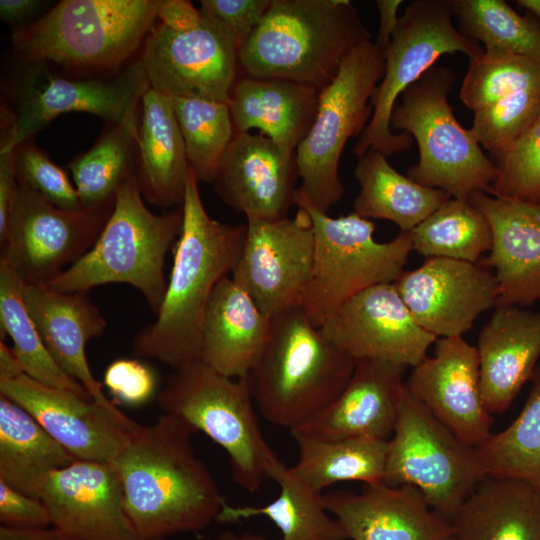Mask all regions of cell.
Here are the masks:
<instances>
[{
  "mask_svg": "<svg viewBox=\"0 0 540 540\" xmlns=\"http://www.w3.org/2000/svg\"><path fill=\"white\" fill-rule=\"evenodd\" d=\"M24 373L12 347L0 341V378Z\"/></svg>",
  "mask_w": 540,
  "mask_h": 540,
  "instance_id": "obj_54",
  "label": "cell"
},
{
  "mask_svg": "<svg viewBox=\"0 0 540 540\" xmlns=\"http://www.w3.org/2000/svg\"><path fill=\"white\" fill-rule=\"evenodd\" d=\"M402 3V0L375 1L380 22L375 44L382 52L390 43L393 33L397 27L399 20L397 13Z\"/></svg>",
  "mask_w": 540,
  "mask_h": 540,
  "instance_id": "obj_52",
  "label": "cell"
},
{
  "mask_svg": "<svg viewBox=\"0 0 540 540\" xmlns=\"http://www.w3.org/2000/svg\"><path fill=\"white\" fill-rule=\"evenodd\" d=\"M103 382L120 402L138 406L147 402L155 391V376L135 359H117L105 370Z\"/></svg>",
  "mask_w": 540,
  "mask_h": 540,
  "instance_id": "obj_46",
  "label": "cell"
},
{
  "mask_svg": "<svg viewBox=\"0 0 540 540\" xmlns=\"http://www.w3.org/2000/svg\"><path fill=\"white\" fill-rule=\"evenodd\" d=\"M355 363L296 307L271 319L267 344L247 377L261 415L291 431L340 395Z\"/></svg>",
  "mask_w": 540,
  "mask_h": 540,
  "instance_id": "obj_4",
  "label": "cell"
},
{
  "mask_svg": "<svg viewBox=\"0 0 540 540\" xmlns=\"http://www.w3.org/2000/svg\"><path fill=\"white\" fill-rule=\"evenodd\" d=\"M217 540H267L261 534L255 533H242L237 534L233 531L227 530L218 536Z\"/></svg>",
  "mask_w": 540,
  "mask_h": 540,
  "instance_id": "obj_55",
  "label": "cell"
},
{
  "mask_svg": "<svg viewBox=\"0 0 540 540\" xmlns=\"http://www.w3.org/2000/svg\"><path fill=\"white\" fill-rule=\"evenodd\" d=\"M526 89H540V62L501 50H486L469 60L460 87L462 103L473 112Z\"/></svg>",
  "mask_w": 540,
  "mask_h": 540,
  "instance_id": "obj_42",
  "label": "cell"
},
{
  "mask_svg": "<svg viewBox=\"0 0 540 540\" xmlns=\"http://www.w3.org/2000/svg\"><path fill=\"white\" fill-rule=\"evenodd\" d=\"M291 436L298 447V459L290 471L312 490L322 493L329 486L346 481H361L365 485L383 482L389 440Z\"/></svg>",
  "mask_w": 540,
  "mask_h": 540,
  "instance_id": "obj_35",
  "label": "cell"
},
{
  "mask_svg": "<svg viewBox=\"0 0 540 540\" xmlns=\"http://www.w3.org/2000/svg\"><path fill=\"white\" fill-rule=\"evenodd\" d=\"M24 303L58 366L80 383L91 398L118 419L132 423L105 396L86 357L89 340L100 337L107 321L88 292L64 293L48 286H26Z\"/></svg>",
  "mask_w": 540,
  "mask_h": 540,
  "instance_id": "obj_26",
  "label": "cell"
},
{
  "mask_svg": "<svg viewBox=\"0 0 540 540\" xmlns=\"http://www.w3.org/2000/svg\"><path fill=\"white\" fill-rule=\"evenodd\" d=\"M44 4L39 0H0V17L12 28L21 27L33 22L32 17Z\"/></svg>",
  "mask_w": 540,
  "mask_h": 540,
  "instance_id": "obj_51",
  "label": "cell"
},
{
  "mask_svg": "<svg viewBox=\"0 0 540 540\" xmlns=\"http://www.w3.org/2000/svg\"><path fill=\"white\" fill-rule=\"evenodd\" d=\"M354 176L360 187L354 212L369 220L391 221L401 231H411L451 198L402 175L384 154L372 149L358 158Z\"/></svg>",
  "mask_w": 540,
  "mask_h": 540,
  "instance_id": "obj_32",
  "label": "cell"
},
{
  "mask_svg": "<svg viewBox=\"0 0 540 540\" xmlns=\"http://www.w3.org/2000/svg\"><path fill=\"white\" fill-rule=\"evenodd\" d=\"M113 208L65 210L18 183L0 260L26 286H47L91 249Z\"/></svg>",
  "mask_w": 540,
  "mask_h": 540,
  "instance_id": "obj_14",
  "label": "cell"
},
{
  "mask_svg": "<svg viewBox=\"0 0 540 540\" xmlns=\"http://www.w3.org/2000/svg\"><path fill=\"white\" fill-rule=\"evenodd\" d=\"M480 388L489 413L506 411L540 357V312L496 306L477 340Z\"/></svg>",
  "mask_w": 540,
  "mask_h": 540,
  "instance_id": "obj_27",
  "label": "cell"
},
{
  "mask_svg": "<svg viewBox=\"0 0 540 540\" xmlns=\"http://www.w3.org/2000/svg\"><path fill=\"white\" fill-rule=\"evenodd\" d=\"M202 13V12H201ZM149 87L165 96L227 103L241 75L239 49L228 29L202 13L198 27L175 32L158 24L140 56Z\"/></svg>",
  "mask_w": 540,
  "mask_h": 540,
  "instance_id": "obj_15",
  "label": "cell"
},
{
  "mask_svg": "<svg viewBox=\"0 0 540 540\" xmlns=\"http://www.w3.org/2000/svg\"><path fill=\"white\" fill-rule=\"evenodd\" d=\"M161 0H63L33 22L12 28L21 64L81 70L120 67L145 41Z\"/></svg>",
  "mask_w": 540,
  "mask_h": 540,
  "instance_id": "obj_6",
  "label": "cell"
},
{
  "mask_svg": "<svg viewBox=\"0 0 540 540\" xmlns=\"http://www.w3.org/2000/svg\"><path fill=\"white\" fill-rule=\"evenodd\" d=\"M320 91L291 80L241 74L228 101L235 133L257 129L296 151L313 125Z\"/></svg>",
  "mask_w": 540,
  "mask_h": 540,
  "instance_id": "obj_29",
  "label": "cell"
},
{
  "mask_svg": "<svg viewBox=\"0 0 540 540\" xmlns=\"http://www.w3.org/2000/svg\"><path fill=\"white\" fill-rule=\"evenodd\" d=\"M157 18L172 31L186 32L199 26L202 13L188 0H161Z\"/></svg>",
  "mask_w": 540,
  "mask_h": 540,
  "instance_id": "obj_49",
  "label": "cell"
},
{
  "mask_svg": "<svg viewBox=\"0 0 540 540\" xmlns=\"http://www.w3.org/2000/svg\"><path fill=\"white\" fill-rule=\"evenodd\" d=\"M157 400L164 413L226 451L238 486L250 493L261 488L277 455L260 428L247 376L230 378L197 360L173 370Z\"/></svg>",
  "mask_w": 540,
  "mask_h": 540,
  "instance_id": "obj_8",
  "label": "cell"
},
{
  "mask_svg": "<svg viewBox=\"0 0 540 540\" xmlns=\"http://www.w3.org/2000/svg\"><path fill=\"white\" fill-rule=\"evenodd\" d=\"M268 478L279 486L276 499L261 507L225 503L216 521L230 523L264 516L279 528L281 540H348L339 521L325 508L322 493L297 479L278 457L269 467Z\"/></svg>",
  "mask_w": 540,
  "mask_h": 540,
  "instance_id": "obj_34",
  "label": "cell"
},
{
  "mask_svg": "<svg viewBox=\"0 0 540 540\" xmlns=\"http://www.w3.org/2000/svg\"><path fill=\"white\" fill-rule=\"evenodd\" d=\"M323 504L348 540H449L450 522L428 505L413 485H365L360 493L332 490Z\"/></svg>",
  "mask_w": 540,
  "mask_h": 540,
  "instance_id": "obj_23",
  "label": "cell"
},
{
  "mask_svg": "<svg viewBox=\"0 0 540 540\" xmlns=\"http://www.w3.org/2000/svg\"><path fill=\"white\" fill-rule=\"evenodd\" d=\"M183 224L182 207L162 214L144 203L136 171L117 192L114 208L91 249L47 286L64 293L124 283L135 287L156 315L168 281L167 253Z\"/></svg>",
  "mask_w": 540,
  "mask_h": 540,
  "instance_id": "obj_5",
  "label": "cell"
},
{
  "mask_svg": "<svg viewBox=\"0 0 540 540\" xmlns=\"http://www.w3.org/2000/svg\"><path fill=\"white\" fill-rule=\"evenodd\" d=\"M24 288L25 284L18 275L0 260L1 336L3 332L10 336L12 349L23 372L45 385L92 399L80 383L58 366L48 351L24 303Z\"/></svg>",
  "mask_w": 540,
  "mask_h": 540,
  "instance_id": "obj_37",
  "label": "cell"
},
{
  "mask_svg": "<svg viewBox=\"0 0 540 540\" xmlns=\"http://www.w3.org/2000/svg\"><path fill=\"white\" fill-rule=\"evenodd\" d=\"M0 540H66L56 528L18 529L0 527Z\"/></svg>",
  "mask_w": 540,
  "mask_h": 540,
  "instance_id": "obj_53",
  "label": "cell"
},
{
  "mask_svg": "<svg viewBox=\"0 0 540 540\" xmlns=\"http://www.w3.org/2000/svg\"><path fill=\"white\" fill-rule=\"evenodd\" d=\"M299 178L296 152L261 133H235L214 180L219 197L247 219L287 217Z\"/></svg>",
  "mask_w": 540,
  "mask_h": 540,
  "instance_id": "obj_22",
  "label": "cell"
},
{
  "mask_svg": "<svg viewBox=\"0 0 540 540\" xmlns=\"http://www.w3.org/2000/svg\"><path fill=\"white\" fill-rule=\"evenodd\" d=\"M469 200L491 225L492 248L480 262L494 273L497 306L527 308L540 301V201L482 191Z\"/></svg>",
  "mask_w": 540,
  "mask_h": 540,
  "instance_id": "obj_24",
  "label": "cell"
},
{
  "mask_svg": "<svg viewBox=\"0 0 540 540\" xmlns=\"http://www.w3.org/2000/svg\"><path fill=\"white\" fill-rule=\"evenodd\" d=\"M140 108L113 124L68 168L83 208L114 206L117 192L135 172Z\"/></svg>",
  "mask_w": 540,
  "mask_h": 540,
  "instance_id": "obj_36",
  "label": "cell"
},
{
  "mask_svg": "<svg viewBox=\"0 0 540 540\" xmlns=\"http://www.w3.org/2000/svg\"><path fill=\"white\" fill-rule=\"evenodd\" d=\"M455 80L451 67L430 68L403 91L390 128L409 133L417 142L419 161L408 169L410 179L451 198L469 200L477 191H490L496 167L453 113L448 95Z\"/></svg>",
  "mask_w": 540,
  "mask_h": 540,
  "instance_id": "obj_7",
  "label": "cell"
},
{
  "mask_svg": "<svg viewBox=\"0 0 540 540\" xmlns=\"http://www.w3.org/2000/svg\"><path fill=\"white\" fill-rule=\"evenodd\" d=\"M516 2L540 20V0H518Z\"/></svg>",
  "mask_w": 540,
  "mask_h": 540,
  "instance_id": "obj_56",
  "label": "cell"
},
{
  "mask_svg": "<svg viewBox=\"0 0 540 540\" xmlns=\"http://www.w3.org/2000/svg\"><path fill=\"white\" fill-rule=\"evenodd\" d=\"M416 322L438 337H463L482 313L497 306L491 269L479 263L426 258L393 283Z\"/></svg>",
  "mask_w": 540,
  "mask_h": 540,
  "instance_id": "obj_18",
  "label": "cell"
},
{
  "mask_svg": "<svg viewBox=\"0 0 540 540\" xmlns=\"http://www.w3.org/2000/svg\"><path fill=\"white\" fill-rule=\"evenodd\" d=\"M314 263V231L308 212L293 217L247 219L231 278L270 319L301 307Z\"/></svg>",
  "mask_w": 540,
  "mask_h": 540,
  "instance_id": "obj_16",
  "label": "cell"
},
{
  "mask_svg": "<svg viewBox=\"0 0 540 540\" xmlns=\"http://www.w3.org/2000/svg\"><path fill=\"white\" fill-rule=\"evenodd\" d=\"M451 0H414L399 17L383 51L385 70L370 105L371 119L353 148L358 158L369 149L386 157L411 148L413 137L390 128L393 108L403 91L418 81L443 54H465L469 60L484 48L453 24Z\"/></svg>",
  "mask_w": 540,
  "mask_h": 540,
  "instance_id": "obj_11",
  "label": "cell"
},
{
  "mask_svg": "<svg viewBox=\"0 0 540 540\" xmlns=\"http://www.w3.org/2000/svg\"><path fill=\"white\" fill-rule=\"evenodd\" d=\"M370 38L349 0H272L239 49L241 74L322 90L348 54Z\"/></svg>",
  "mask_w": 540,
  "mask_h": 540,
  "instance_id": "obj_3",
  "label": "cell"
},
{
  "mask_svg": "<svg viewBox=\"0 0 540 540\" xmlns=\"http://www.w3.org/2000/svg\"><path fill=\"white\" fill-rule=\"evenodd\" d=\"M0 522L18 529L47 528L51 525V517L41 499L0 480Z\"/></svg>",
  "mask_w": 540,
  "mask_h": 540,
  "instance_id": "obj_48",
  "label": "cell"
},
{
  "mask_svg": "<svg viewBox=\"0 0 540 540\" xmlns=\"http://www.w3.org/2000/svg\"><path fill=\"white\" fill-rule=\"evenodd\" d=\"M493 162L496 177L489 194L540 201V114L511 149Z\"/></svg>",
  "mask_w": 540,
  "mask_h": 540,
  "instance_id": "obj_44",
  "label": "cell"
},
{
  "mask_svg": "<svg viewBox=\"0 0 540 540\" xmlns=\"http://www.w3.org/2000/svg\"><path fill=\"white\" fill-rule=\"evenodd\" d=\"M353 359L415 367L438 339L413 318L393 283L371 286L342 304L320 327Z\"/></svg>",
  "mask_w": 540,
  "mask_h": 540,
  "instance_id": "obj_17",
  "label": "cell"
},
{
  "mask_svg": "<svg viewBox=\"0 0 540 540\" xmlns=\"http://www.w3.org/2000/svg\"><path fill=\"white\" fill-rule=\"evenodd\" d=\"M75 460L29 412L0 395V480L39 498L48 476Z\"/></svg>",
  "mask_w": 540,
  "mask_h": 540,
  "instance_id": "obj_33",
  "label": "cell"
},
{
  "mask_svg": "<svg viewBox=\"0 0 540 540\" xmlns=\"http://www.w3.org/2000/svg\"><path fill=\"white\" fill-rule=\"evenodd\" d=\"M0 395L17 403L73 458L112 464L137 422H124L92 399L45 385L25 373L0 378Z\"/></svg>",
  "mask_w": 540,
  "mask_h": 540,
  "instance_id": "obj_19",
  "label": "cell"
},
{
  "mask_svg": "<svg viewBox=\"0 0 540 540\" xmlns=\"http://www.w3.org/2000/svg\"><path fill=\"white\" fill-rule=\"evenodd\" d=\"M459 30L484 45L540 62V26L504 0H451Z\"/></svg>",
  "mask_w": 540,
  "mask_h": 540,
  "instance_id": "obj_41",
  "label": "cell"
},
{
  "mask_svg": "<svg viewBox=\"0 0 540 540\" xmlns=\"http://www.w3.org/2000/svg\"><path fill=\"white\" fill-rule=\"evenodd\" d=\"M272 0H201L200 11L219 20L232 34L238 49L259 25Z\"/></svg>",
  "mask_w": 540,
  "mask_h": 540,
  "instance_id": "obj_47",
  "label": "cell"
},
{
  "mask_svg": "<svg viewBox=\"0 0 540 540\" xmlns=\"http://www.w3.org/2000/svg\"><path fill=\"white\" fill-rule=\"evenodd\" d=\"M22 65L15 111L1 108L0 150L33 138L63 113L86 112L120 123L140 108L149 88L140 59L106 79H70L50 73L43 64Z\"/></svg>",
  "mask_w": 540,
  "mask_h": 540,
  "instance_id": "obj_13",
  "label": "cell"
},
{
  "mask_svg": "<svg viewBox=\"0 0 540 540\" xmlns=\"http://www.w3.org/2000/svg\"><path fill=\"white\" fill-rule=\"evenodd\" d=\"M539 114L540 89H526L474 112L470 130L494 161L511 149Z\"/></svg>",
  "mask_w": 540,
  "mask_h": 540,
  "instance_id": "obj_43",
  "label": "cell"
},
{
  "mask_svg": "<svg viewBox=\"0 0 540 540\" xmlns=\"http://www.w3.org/2000/svg\"><path fill=\"white\" fill-rule=\"evenodd\" d=\"M352 377L340 395L291 435L335 440H390L398 418L406 366L380 359L355 360Z\"/></svg>",
  "mask_w": 540,
  "mask_h": 540,
  "instance_id": "obj_25",
  "label": "cell"
},
{
  "mask_svg": "<svg viewBox=\"0 0 540 540\" xmlns=\"http://www.w3.org/2000/svg\"><path fill=\"white\" fill-rule=\"evenodd\" d=\"M196 431L164 413L139 425L113 461L127 515L141 540L205 529L225 500L213 475L197 456Z\"/></svg>",
  "mask_w": 540,
  "mask_h": 540,
  "instance_id": "obj_1",
  "label": "cell"
},
{
  "mask_svg": "<svg viewBox=\"0 0 540 540\" xmlns=\"http://www.w3.org/2000/svg\"><path fill=\"white\" fill-rule=\"evenodd\" d=\"M39 498L66 540H141L110 463L75 460L48 476Z\"/></svg>",
  "mask_w": 540,
  "mask_h": 540,
  "instance_id": "obj_21",
  "label": "cell"
},
{
  "mask_svg": "<svg viewBox=\"0 0 540 540\" xmlns=\"http://www.w3.org/2000/svg\"><path fill=\"white\" fill-rule=\"evenodd\" d=\"M452 526L457 540H540V488L484 476Z\"/></svg>",
  "mask_w": 540,
  "mask_h": 540,
  "instance_id": "obj_31",
  "label": "cell"
},
{
  "mask_svg": "<svg viewBox=\"0 0 540 540\" xmlns=\"http://www.w3.org/2000/svg\"><path fill=\"white\" fill-rule=\"evenodd\" d=\"M190 168L182 203L183 224L173 246V266L155 320L132 340V354L173 370L200 360L201 329L216 285L229 276L242 250L246 224L209 216Z\"/></svg>",
  "mask_w": 540,
  "mask_h": 540,
  "instance_id": "obj_2",
  "label": "cell"
},
{
  "mask_svg": "<svg viewBox=\"0 0 540 540\" xmlns=\"http://www.w3.org/2000/svg\"><path fill=\"white\" fill-rule=\"evenodd\" d=\"M384 70L383 52L369 40L348 54L335 78L320 91L313 125L295 152L299 189L324 212L344 194L341 155L347 141L361 136L369 123L370 100Z\"/></svg>",
  "mask_w": 540,
  "mask_h": 540,
  "instance_id": "obj_10",
  "label": "cell"
},
{
  "mask_svg": "<svg viewBox=\"0 0 540 540\" xmlns=\"http://www.w3.org/2000/svg\"><path fill=\"white\" fill-rule=\"evenodd\" d=\"M186 156L198 182H214L235 129L227 103L172 98Z\"/></svg>",
  "mask_w": 540,
  "mask_h": 540,
  "instance_id": "obj_40",
  "label": "cell"
},
{
  "mask_svg": "<svg viewBox=\"0 0 540 540\" xmlns=\"http://www.w3.org/2000/svg\"><path fill=\"white\" fill-rule=\"evenodd\" d=\"M12 155L19 184L36 191L62 209L83 208L77 190L66 172L39 149L33 138L16 145Z\"/></svg>",
  "mask_w": 540,
  "mask_h": 540,
  "instance_id": "obj_45",
  "label": "cell"
},
{
  "mask_svg": "<svg viewBox=\"0 0 540 540\" xmlns=\"http://www.w3.org/2000/svg\"><path fill=\"white\" fill-rule=\"evenodd\" d=\"M449 540H457L454 536H452Z\"/></svg>",
  "mask_w": 540,
  "mask_h": 540,
  "instance_id": "obj_57",
  "label": "cell"
},
{
  "mask_svg": "<svg viewBox=\"0 0 540 540\" xmlns=\"http://www.w3.org/2000/svg\"><path fill=\"white\" fill-rule=\"evenodd\" d=\"M271 319L231 277L216 285L201 329L200 360L230 378H243L258 362Z\"/></svg>",
  "mask_w": 540,
  "mask_h": 540,
  "instance_id": "obj_28",
  "label": "cell"
},
{
  "mask_svg": "<svg viewBox=\"0 0 540 540\" xmlns=\"http://www.w3.org/2000/svg\"><path fill=\"white\" fill-rule=\"evenodd\" d=\"M518 417L475 448L484 476L514 478L540 488V364Z\"/></svg>",
  "mask_w": 540,
  "mask_h": 540,
  "instance_id": "obj_39",
  "label": "cell"
},
{
  "mask_svg": "<svg viewBox=\"0 0 540 540\" xmlns=\"http://www.w3.org/2000/svg\"><path fill=\"white\" fill-rule=\"evenodd\" d=\"M405 387L438 421L471 447L491 436L492 417L482 398L476 346L441 337L433 357L413 367Z\"/></svg>",
  "mask_w": 540,
  "mask_h": 540,
  "instance_id": "obj_20",
  "label": "cell"
},
{
  "mask_svg": "<svg viewBox=\"0 0 540 540\" xmlns=\"http://www.w3.org/2000/svg\"><path fill=\"white\" fill-rule=\"evenodd\" d=\"M412 249L425 258L479 263L493 244L491 225L470 200L450 198L410 231Z\"/></svg>",
  "mask_w": 540,
  "mask_h": 540,
  "instance_id": "obj_38",
  "label": "cell"
},
{
  "mask_svg": "<svg viewBox=\"0 0 540 540\" xmlns=\"http://www.w3.org/2000/svg\"><path fill=\"white\" fill-rule=\"evenodd\" d=\"M17 187L12 149L0 150V242L6 235L9 213Z\"/></svg>",
  "mask_w": 540,
  "mask_h": 540,
  "instance_id": "obj_50",
  "label": "cell"
},
{
  "mask_svg": "<svg viewBox=\"0 0 540 540\" xmlns=\"http://www.w3.org/2000/svg\"><path fill=\"white\" fill-rule=\"evenodd\" d=\"M137 180L141 193L162 209L182 206L190 165L172 98L148 88L140 103Z\"/></svg>",
  "mask_w": 540,
  "mask_h": 540,
  "instance_id": "obj_30",
  "label": "cell"
},
{
  "mask_svg": "<svg viewBox=\"0 0 540 540\" xmlns=\"http://www.w3.org/2000/svg\"><path fill=\"white\" fill-rule=\"evenodd\" d=\"M294 205L309 214L314 231V263L302 308L317 327L359 292L394 283L412 249L410 231L391 241L374 239L375 224L353 212L331 217L297 188Z\"/></svg>",
  "mask_w": 540,
  "mask_h": 540,
  "instance_id": "obj_9",
  "label": "cell"
},
{
  "mask_svg": "<svg viewBox=\"0 0 540 540\" xmlns=\"http://www.w3.org/2000/svg\"><path fill=\"white\" fill-rule=\"evenodd\" d=\"M483 477L475 448L438 421L404 382L383 483L415 486L432 510L452 524Z\"/></svg>",
  "mask_w": 540,
  "mask_h": 540,
  "instance_id": "obj_12",
  "label": "cell"
}]
</instances>
